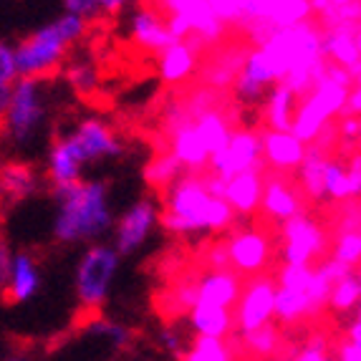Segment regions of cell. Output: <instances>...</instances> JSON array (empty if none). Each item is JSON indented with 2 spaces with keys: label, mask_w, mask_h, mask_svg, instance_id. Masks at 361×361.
<instances>
[{
  "label": "cell",
  "mask_w": 361,
  "mask_h": 361,
  "mask_svg": "<svg viewBox=\"0 0 361 361\" xmlns=\"http://www.w3.org/2000/svg\"><path fill=\"white\" fill-rule=\"evenodd\" d=\"M56 200V215L51 223L54 240L61 245H89L111 233L114 207L109 182L78 180L63 187H51Z\"/></svg>",
  "instance_id": "6da1fadb"
},
{
  "label": "cell",
  "mask_w": 361,
  "mask_h": 361,
  "mask_svg": "<svg viewBox=\"0 0 361 361\" xmlns=\"http://www.w3.org/2000/svg\"><path fill=\"white\" fill-rule=\"evenodd\" d=\"M159 225L172 235H217L235 228V212L225 200L207 192L202 172H185L162 192Z\"/></svg>",
  "instance_id": "7a4b0ae2"
},
{
  "label": "cell",
  "mask_w": 361,
  "mask_h": 361,
  "mask_svg": "<svg viewBox=\"0 0 361 361\" xmlns=\"http://www.w3.org/2000/svg\"><path fill=\"white\" fill-rule=\"evenodd\" d=\"M121 154H124V142L116 129L99 116H86L49 147L46 169H49L51 187L84 180L86 167L116 159Z\"/></svg>",
  "instance_id": "3957f363"
},
{
  "label": "cell",
  "mask_w": 361,
  "mask_h": 361,
  "mask_svg": "<svg viewBox=\"0 0 361 361\" xmlns=\"http://www.w3.org/2000/svg\"><path fill=\"white\" fill-rule=\"evenodd\" d=\"M321 33H324L321 25L308 18L303 23L273 30L258 46L271 63V68L276 71L278 81L288 86L298 99L311 89L316 76L326 66Z\"/></svg>",
  "instance_id": "277c9868"
},
{
  "label": "cell",
  "mask_w": 361,
  "mask_h": 361,
  "mask_svg": "<svg viewBox=\"0 0 361 361\" xmlns=\"http://www.w3.org/2000/svg\"><path fill=\"white\" fill-rule=\"evenodd\" d=\"M86 20L71 13H61L51 23L28 33L23 41L13 46L18 78H49L51 73H56L63 66L68 51L86 36Z\"/></svg>",
  "instance_id": "5b68a950"
},
{
  "label": "cell",
  "mask_w": 361,
  "mask_h": 361,
  "mask_svg": "<svg viewBox=\"0 0 361 361\" xmlns=\"http://www.w3.org/2000/svg\"><path fill=\"white\" fill-rule=\"evenodd\" d=\"M351 86H354V81H351L349 73L338 66L326 63L324 71L311 84V89L295 104L290 132L301 139L303 145L316 142L341 116L346 94H349Z\"/></svg>",
  "instance_id": "8992f818"
},
{
  "label": "cell",
  "mask_w": 361,
  "mask_h": 361,
  "mask_svg": "<svg viewBox=\"0 0 361 361\" xmlns=\"http://www.w3.org/2000/svg\"><path fill=\"white\" fill-rule=\"evenodd\" d=\"M49 116V86L43 78H16L0 127L13 147H28Z\"/></svg>",
  "instance_id": "52a82bcc"
},
{
  "label": "cell",
  "mask_w": 361,
  "mask_h": 361,
  "mask_svg": "<svg viewBox=\"0 0 361 361\" xmlns=\"http://www.w3.org/2000/svg\"><path fill=\"white\" fill-rule=\"evenodd\" d=\"M119 268L121 255L111 243H89L84 253L78 255L76 271H73V290H76L78 306L86 311H99L111 295Z\"/></svg>",
  "instance_id": "ba28073f"
},
{
  "label": "cell",
  "mask_w": 361,
  "mask_h": 361,
  "mask_svg": "<svg viewBox=\"0 0 361 361\" xmlns=\"http://www.w3.org/2000/svg\"><path fill=\"white\" fill-rule=\"evenodd\" d=\"M278 253L283 265H316L329 253V230L308 210L278 225Z\"/></svg>",
  "instance_id": "9c48e42d"
},
{
  "label": "cell",
  "mask_w": 361,
  "mask_h": 361,
  "mask_svg": "<svg viewBox=\"0 0 361 361\" xmlns=\"http://www.w3.org/2000/svg\"><path fill=\"white\" fill-rule=\"evenodd\" d=\"M167 16V25L172 38H190L205 49L207 43H215L223 36V20L212 11L210 0H167L162 8Z\"/></svg>",
  "instance_id": "30bf717a"
},
{
  "label": "cell",
  "mask_w": 361,
  "mask_h": 361,
  "mask_svg": "<svg viewBox=\"0 0 361 361\" xmlns=\"http://www.w3.org/2000/svg\"><path fill=\"white\" fill-rule=\"evenodd\" d=\"M273 308H276V278L260 273L243 281L240 295L233 306V336H243L260 326L273 324Z\"/></svg>",
  "instance_id": "8fae6325"
},
{
  "label": "cell",
  "mask_w": 361,
  "mask_h": 361,
  "mask_svg": "<svg viewBox=\"0 0 361 361\" xmlns=\"http://www.w3.org/2000/svg\"><path fill=\"white\" fill-rule=\"evenodd\" d=\"M225 247H228V268L240 278L265 273L276 255V243L260 228L230 230V235L225 238Z\"/></svg>",
  "instance_id": "7c38bea8"
},
{
  "label": "cell",
  "mask_w": 361,
  "mask_h": 361,
  "mask_svg": "<svg viewBox=\"0 0 361 361\" xmlns=\"http://www.w3.org/2000/svg\"><path fill=\"white\" fill-rule=\"evenodd\" d=\"M313 265H281L276 276V308L273 321L276 326H298L303 321H313L311 303H308V278Z\"/></svg>",
  "instance_id": "4fadbf2b"
},
{
  "label": "cell",
  "mask_w": 361,
  "mask_h": 361,
  "mask_svg": "<svg viewBox=\"0 0 361 361\" xmlns=\"http://www.w3.org/2000/svg\"><path fill=\"white\" fill-rule=\"evenodd\" d=\"M263 169L260 159V132L250 127H235L225 142L207 162V172L220 180H233L235 175Z\"/></svg>",
  "instance_id": "5bb4252c"
},
{
  "label": "cell",
  "mask_w": 361,
  "mask_h": 361,
  "mask_svg": "<svg viewBox=\"0 0 361 361\" xmlns=\"http://www.w3.org/2000/svg\"><path fill=\"white\" fill-rule=\"evenodd\" d=\"M157 225H159V202L154 197L134 200L119 217H114V225H111L114 240H111V245L121 258L134 255L147 245Z\"/></svg>",
  "instance_id": "9a60e30c"
},
{
  "label": "cell",
  "mask_w": 361,
  "mask_h": 361,
  "mask_svg": "<svg viewBox=\"0 0 361 361\" xmlns=\"http://www.w3.org/2000/svg\"><path fill=\"white\" fill-rule=\"evenodd\" d=\"M334 145H336V134H334V124L321 134L316 142L306 145V152H303V159L298 164V182L295 187L301 190L303 200L311 202V205H326L324 197V167L329 162V157L334 154Z\"/></svg>",
  "instance_id": "2e32d148"
},
{
  "label": "cell",
  "mask_w": 361,
  "mask_h": 361,
  "mask_svg": "<svg viewBox=\"0 0 361 361\" xmlns=\"http://www.w3.org/2000/svg\"><path fill=\"white\" fill-rule=\"evenodd\" d=\"M321 49L326 63L338 66L349 73L351 81H361V33L359 23H338L331 28H321Z\"/></svg>",
  "instance_id": "e0dca14e"
},
{
  "label": "cell",
  "mask_w": 361,
  "mask_h": 361,
  "mask_svg": "<svg viewBox=\"0 0 361 361\" xmlns=\"http://www.w3.org/2000/svg\"><path fill=\"white\" fill-rule=\"evenodd\" d=\"M276 84H278V76L271 68V63H268V59L263 56V51L258 46L247 49L240 71H238V78H235L233 84L235 99L243 106H255V104H263V99L268 97V91Z\"/></svg>",
  "instance_id": "ac0fdd59"
},
{
  "label": "cell",
  "mask_w": 361,
  "mask_h": 361,
  "mask_svg": "<svg viewBox=\"0 0 361 361\" xmlns=\"http://www.w3.org/2000/svg\"><path fill=\"white\" fill-rule=\"evenodd\" d=\"M258 210L271 223L281 225L306 210V200H303L301 190L295 187V182L288 180V175H271L263 180V195H260Z\"/></svg>",
  "instance_id": "d6986e66"
},
{
  "label": "cell",
  "mask_w": 361,
  "mask_h": 361,
  "mask_svg": "<svg viewBox=\"0 0 361 361\" xmlns=\"http://www.w3.org/2000/svg\"><path fill=\"white\" fill-rule=\"evenodd\" d=\"M129 36L134 46H139L142 51H152V54H159L175 41L169 33L164 11L152 3H139L129 13Z\"/></svg>",
  "instance_id": "ffe728a7"
},
{
  "label": "cell",
  "mask_w": 361,
  "mask_h": 361,
  "mask_svg": "<svg viewBox=\"0 0 361 361\" xmlns=\"http://www.w3.org/2000/svg\"><path fill=\"white\" fill-rule=\"evenodd\" d=\"M303 152L306 145L293 132H276V129L260 132V159L263 169H271V175L295 172L303 159Z\"/></svg>",
  "instance_id": "44dd1931"
},
{
  "label": "cell",
  "mask_w": 361,
  "mask_h": 361,
  "mask_svg": "<svg viewBox=\"0 0 361 361\" xmlns=\"http://www.w3.org/2000/svg\"><path fill=\"white\" fill-rule=\"evenodd\" d=\"M43 276L41 263L30 250H16L8 268V281L3 288V301L6 303H25L41 290Z\"/></svg>",
  "instance_id": "7402d4cb"
},
{
  "label": "cell",
  "mask_w": 361,
  "mask_h": 361,
  "mask_svg": "<svg viewBox=\"0 0 361 361\" xmlns=\"http://www.w3.org/2000/svg\"><path fill=\"white\" fill-rule=\"evenodd\" d=\"M200 46L190 38H177L172 41L164 51H159L157 59V73L164 84L177 86L185 84L187 78H192V73L197 71L200 63Z\"/></svg>",
  "instance_id": "603a6c76"
},
{
  "label": "cell",
  "mask_w": 361,
  "mask_h": 361,
  "mask_svg": "<svg viewBox=\"0 0 361 361\" xmlns=\"http://www.w3.org/2000/svg\"><path fill=\"white\" fill-rule=\"evenodd\" d=\"M243 288V278L230 268L207 271L195 281V301L210 303V306L230 308L233 311Z\"/></svg>",
  "instance_id": "cb8c5ba5"
},
{
  "label": "cell",
  "mask_w": 361,
  "mask_h": 361,
  "mask_svg": "<svg viewBox=\"0 0 361 361\" xmlns=\"http://www.w3.org/2000/svg\"><path fill=\"white\" fill-rule=\"evenodd\" d=\"M245 54H247L245 46H223L220 51H215L207 59L205 68H202V86L215 91V94L233 89Z\"/></svg>",
  "instance_id": "d4e9b609"
},
{
  "label": "cell",
  "mask_w": 361,
  "mask_h": 361,
  "mask_svg": "<svg viewBox=\"0 0 361 361\" xmlns=\"http://www.w3.org/2000/svg\"><path fill=\"white\" fill-rule=\"evenodd\" d=\"M263 169H250L243 175H235L225 182V202L235 217H253L260 207V195H263Z\"/></svg>",
  "instance_id": "484cf974"
},
{
  "label": "cell",
  "mask_w": 361,
  "mask_h": 361,
  "mask_svg": "<svg viewBox=\"0 0 361 361\" xmlns=\"http://www.w3.org/2000/svg\"><path fill=\"white\" fill-rule=\"evenodd\" d=\"M233 341L240 354V361H276L281 359V351H283V334H281V326L276 324L260 326L243 336H233Z\"/></svg>",
  "instance_id": "4316f807"
},
{
  "label": "cell",
  "mask_w": 361,
  "mask_h": 361,
  "mask_svg": "<svg viewBox=\"0 0 361 361\" xmlns=\"http://www.w3.org/2000/svg\"><path fill=\"white\" fill-rule=\"evenodd\" d=\"M187 321L195 336H207V338H230L235 334L233 324V311L230 308L210 306V303L195 301L187 311Z\"/></svg>",
  "instance_id": "83f0119b"
},
{
  "label": "cell",
  "mask_w": 361,
  "mask_h": 361,
  "mask_svg": "<svg viewBox=\"0 0 361 361\" xmlns=\"http://www.w3.org/2000/svg\"><path fill=\"white\" fill-rule=\"evenodd\" d=\"M295 104H298V97L288 89L286 84L278 81L268 97L263 99V119L268 127L265 129H276V132H290V121H293L295 114Z\"/></svg>",
  "instance_id": "f1b7e54d"
},
{
  "label": "cell",
  "mask_w": 361,
  "mask_h": 361,
  "mask_svg": "<svg viewBox=\"0 0 361 361\" xmlns=\"http://www.w3.org/2000/svg\"><path fill=\"white\" fill-rule=\"evenodd\" d=\"M41 177L36 169L23 162H11L0 167V197L8 200H25L33 192H38Z\"/></svg>",
  "instance_id": "f546056e"
},
{
  "label": "cell",
  "mask_w": 361,
  "mask_h": 361,
  "mask_svg": "<svg viewBox=\"0 0 361 361\" xmlns=\"http://www.w3.org/2000/svg\"><path fill=\"white\" fill-rule=\"evenodd\" d=\"M361 303V276L359 271L343 273L336 278L329 290V301H326V311L336 313V316H349V313H359Z\"/></svg>",
  "instance_id": "4dcf8cb0"
},
{
  "label": "cell",
  "mask_w": 361,
  "mask_h": 361,
  "mask_svg": "<svg viewBox=\"0 0 361 361\" xmlns=\"http://www.w3.org/2000/svg\"><path fill=\"white\" fill-rule=\"evenodd\" d=\"M180 361H240V354L235 349L233 336L230 338L195 336L192 343L185 346Z\"/></svg>",
  "instance_id": "1f68e13d"
},
{
  "label": "cell",
  "mask_w": 361,
  "mask_h": 361,
  "mask_svg": "<svg viewBox=\"0 0 361 361\" xmlns=\"http://www.w3.org/2000/svg\"><path fill=\"white\" fill-rule=\"evenodd\" d=\"M61 3H63V13H71L91 23V20L114 18L121 11H127L134 0H61Z\"/></svg>",
  "instance_id": "d6a6232c"
},
{
  "label": "cell",
  "mask_w": 361,
  "mask_h": 361,
  "mask_svg": "<svg viewBox=\"0 0 361 361\" xmlns=\"http://www.w3.org/2000/svg\"><path fill=\"white\" fill-rule=\"evenodd\" d=\"M185 175V169L182 164L177 162L175 157L169 154V152H162V154H157L154 159H149L145 167V180L152 190L157 192H164L172 182H177L180 177Z\"/></svg>",
  "instance_id": "836d02e7"
},
{
  "label": "cell",
  "mask_w": 361,
  "mask_h": 361,
  "mask_svg": "<svg viewBox=\"0 0 361 361\" xmlns=\"http://www.w3.org/2000/svg\"><path fill=\"white\" fill-rule=\"evenodd\" d=\"M329 258L356 271L361 263V230H336L329 240Z\"/></svg>",
  "instance_id": "e575fe53"
},
{
  "label": "cell",
  "mask_w": 361,
  "mask_h": 361,
  "mask_svg": "<svg viewBox=\"0 0 361 361\" xmlns=\"http://www.w3.org/2000/svg\"><path fill=\"white\" fill-rule=\"evenodd\" d=\"M63 76H66V84L76 91L78 97H91L94 91L99 89V68L94 61L89 59H73L63 68Z\"/></svg>",
  "instance_id": "d590c367"
},
{
  "label": "cell",
  "mask_w": 361,
  "mask_h": 361,
  "mask_svg": "<svg viewBox=\"0 0 361 361\" xmlns=\"http://www.w3.org/2000/svg\"><path fill=\"white\" fill-rule=\"evenodd\" d=\"M86 334L94 338H102V341H109V346H114V349H127L129 343H132L134 334L129 326L119 324V321H111V319H91L86 324Z\"/></svg>",
  "instance_id": "8d00e7d4"
},
{
  "label": "cell",
  "mask_w": 361,
  "mask_h": 361,
  "mask_svg": "<svg viewBox=\"0 0 361 361\" xmlns=\"http://www.w3.org/2000/svg\"><path fill=\"white\" fill-rule=\"evenodd\" d=\"M288 361H331V346L326 338H311Z\"/></svg>",
  "instance_id": "74e56055"
},
{
  "label": "cell",
  "mask_w": 361,
  "mask_h": 361,
  "mask_svg": "<svg viewBox=\"0 0 361 361\" xmlns=\"http://www.w3.org/2000/svg\"><path fill=\"white\" fill-rule=\"evenodd\" d=\"M334 134H336V139L343 142V145L356 147L359 145V137H361V119L359 116L341 114L336 121H334Z\"/></svg>",
  "instance_id": "f35d334b"
},
{
  "label": "cell",
  "mask_w": 361,
  "mask_h": 361,
  "mask_svg": "<svg viewBox=\"0 0 361 361\" xmlns=\"http://www.w3.org/2000/svg\"><path fill=\"white\" fill-rule=\"evenodd\" d=\"M18 71H16V54L13 46L6 41H0V84H16Z\"/></svg>",
  "instance_id": "ab89813d"
},
{
  "label": "cell",
  "mask_w": 361,
  "mask_h": 361,
  "mask_svg": "<svg viewBox=\"0 0 361 361\" xmlns=\"http://www.w3.org/2000/svg\"><path fill=\"white\" fill-rule=\"evenodd\" d=\"M331 361H361V341L341 336L331 349Z\"/></svg>",
  "instance_id": "60d3db41"
},
{
  "label": "cell",
  "mask_w": 361,
  "mask_h": 361,
  "mask_svg": "<svg viewBox=\"0 0 361 361\" xmlns=\"http://www.w3.org/2000/svg\"><path fill=\"white\" fill-rule=\"evenodd\" d=\"M159 341H162V346L167 351H172V354L180 359L182 351H185V336H182V331L177 329V326H164L162 334H159Z\"/></svg>",
  "instance_id": "b9f144b4"
},
{
  "label": "cell",
  "mask_w": 361,
  "mask_h": 361,
  "mask_svg": "<svg viewBox=\"0 0 361 361\" xmlns=\"http://www.w3.org/2000/svg\"><path fill=\"white\" fill-rule=\"evenodd\" d=\"M207 265H210V271L228 268V247H225V240H215L207 247Z\"/></svg>",
  "instance_id": "7bdbcfd3"
},
{
  "label": "cell",
  "mask_w": 361,
  "mask_h": 361,
  "mask_svg": "<svg viewBox=\"0 0 361 361\" xmlns=\"http://www.w3.org/2000/svg\"><path fill=\"white\" fill-rule=\"evenodd\" d=\"M11 258H13V250L8 245V240L0 235V293L6 288V281H8V268H11Z\"/></svg>",
  "instance_id": "ee69618b"
},
{
  "label": "cell",
  "mask_w": 361,
  "mask_h": 361,
  "mask_svg": "<svg viewBox=\"0 0 361 361\" xmlns=\"http://www.w3.org/2000/svg\"><path fill=\"white\" fill-rule=\"evenodd\" d=\"M341 114L346 116H361V86L354 84L346 94V104H343V111Z\"/></svg>",
  "instance_id": "f6af8a7d"
},
{
  "label": "cell",
  "mask_w": 361,
  "mask_h": 361,
  "mask_svg": "<svg viewBox=\"0 0 361 361\" xmlns=\"http://www.w3.org/2000/svg\"><path fill=\"white\" fill-rule=\"evenodd\" d=\"M11 89H13V84H0V119H3L8 102H11Z\"/></svg>",
  "instance_id": "bcb514c9"
},
{
  "label": "cell",
  "mask_w": 361,
  "mask_h": 361,
  "mask_svg": "<svg viewBox=\"0 0 361 361\" xmlns=\"http://www.w3.org/2000/svg\"><path fill=\"white\" fill-rule=\"evenodd\" d=\"M326 3H329V6L334 8V11H338V8H346L351 3V0H326Z\"/></svg>",
  "instance_id": "7dc6e473"
},
{
  "label": "cell",
  "mask_w": 361,
  "mask_h": 361,
  "mask_svg": "<svg viewBox=\"0 0 361 361\" xmlns=\"http://www.w3.org/2000/svg\"><path fill=\"white\" fill-rule=\"evenodd\" d=\"M145 3H152V6H157V8H164V6H167V0H145Z\"/></svg>",
  "instance_id": "c3c4849f"
},
{
  "label": "cell",
  "mask_w": 361,
  "mask_h": 361,
  "mask_svg": "<svg viewBox=\"0 0 361 361\" xmlns=\"http://www.w3.org/2000/svg\"><path fill=\"white\" fill-rule=\"evenodd\" d=\"M8 361H28V359H23V356H16V359H8Z\"/></svg>",
  "instance_id": "681fc988"
},
{
  "label": "cell",
  "mask_w": 361,
  "mask_h": 361,
  "mask_svg": "<svg viewBox=\"0 0 361 361\" xmlns=\"http://www.w3.org/2000/svg\"><path fill=\"white\" fill-rule=\"evenodd\" d=\"M276 361H288V359H286V356H281V359H276Z\"/></svg>",
  "instance_id": "f907efd6"
}]
</instances>
